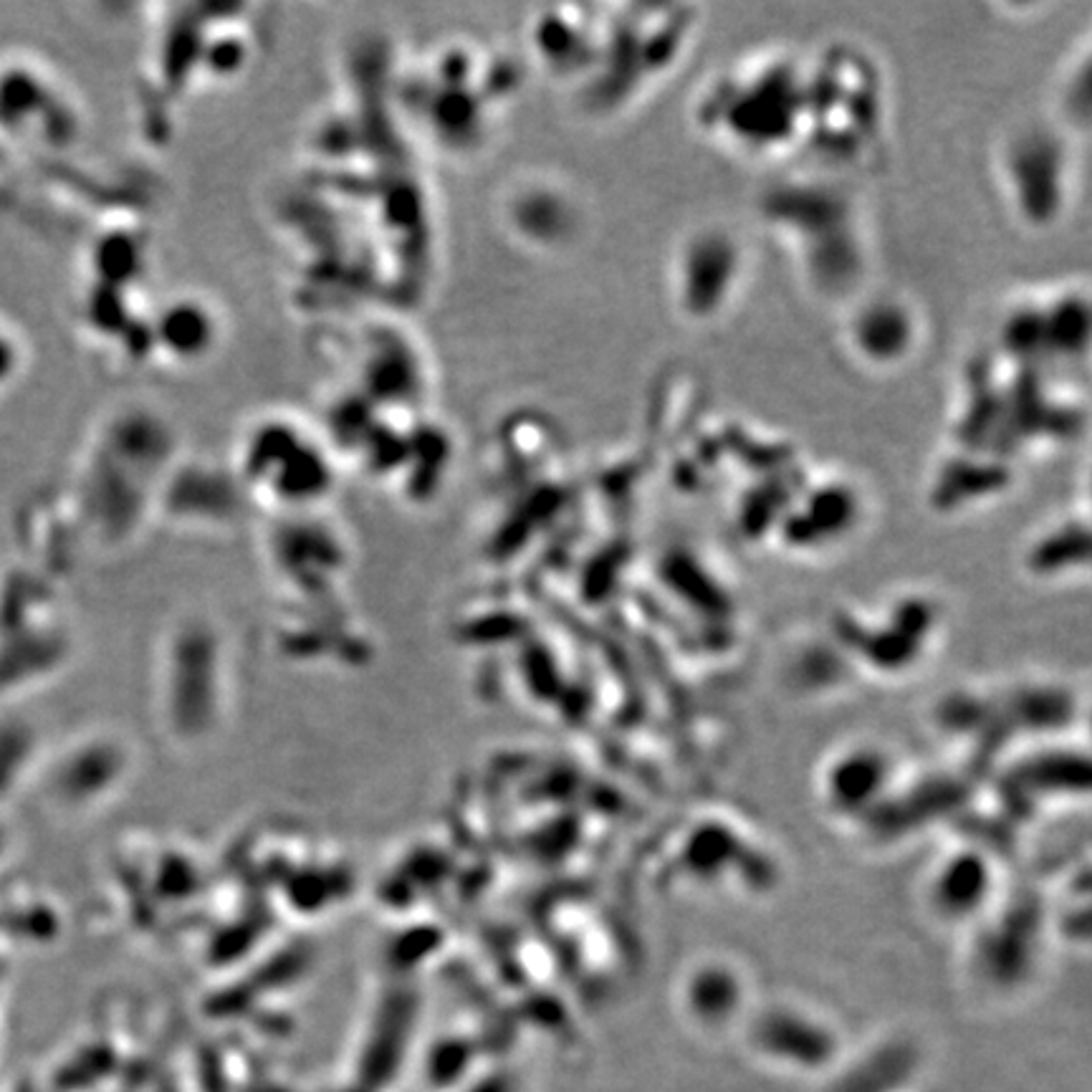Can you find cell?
<instances>
[{"mask_svg":"<svg viewBox=\"0 0 1092 1092\" xmlns=\"http://www.w3.org/2000/svg\"><path fill=\"white\" fill-rule=\"evenodd\" d=\"M807 66L794 56L769 53L731 68L705 89L698 125L741 155H784L807 136Z\"/></svg>","mask_w":1092,"mask_h":1092,"instance_id":"1","label":"cell"},{"mask_svg":"<svg viewBox=\"0 0 1092 1092\" xmlns=\"http://www.w3.org/2000/svg\"><path fill=\"white\" fill-rule=\"evenodd\" d=\"M809 106L804 147L827 165H868L885 140V83L875 61L853 43H832L807 66Z\"/></svg>","mask_w":1092,"mask_h":1092,"instance_id":"2","label":"cell"},{"mask_svg":"<svg viewBox=\"0 0 1092 1092\" xmlns=\"http://www.w3.org/2000/svg\"><path fill=\"white\" fill-rule=\"evenodd\" d=\"M764 216L794 243L804 271L822 291H842L862 271L849 200L827 185H786L764 197Z\"/></svg>","mask_w":1092,"mask_h":1092,"instance_id":"3","label":"cell"},{"mask_svg":"<svg viewBox=\"0 0 1092 1092\" xmlns=\"http://www.w3.org/2000/svg\"><path fill=\"white\" fill-rule=\"evenodd\" d=\"M622 18H610L604 79L607 106L629 104L645 87L663 79L678 64L693 34V8L686 5H629L620 8Z\"/></svg>","mask_w":1092,"mask_h":1092,"instance_id":"4","label":"cell"},{"mask_svg":"<svg viewBox=\"0 0 1092 1092\" xmlns=\"http://www.w3.org/2000/svg\"><path fill=\"white\" fill-rule=\"evenodd\" d=\"M1088 296L1084 291H1057L1014 303L1001 324V347L1009 360L1044 369L1052 362L1075 360L1088 349Z\"/></svg>","mask_w":1092,"mask_h":1092,"instance_id":"5","label":"cell"},{"mask_svg":"<svg viewBox=\"0 0 1092 1092\" xmlns=\"http://www.w3.org/2000/svg\"><path fill=\"white\" fill-rule=\"evenodd\" d=\"M1009 205L1027 225H1050L1067 200V155L1046 129H1024L1001 152Z\"/></svg>","mask_w":1092,"mask_h":1092,"instance_id":"6","label":"cell"},{"mask_svg":"<svg viewBox=\"0 0 1092 1092\" xmlns=\"http://www.w3.org/2000/svg\"><path fill=\"white\" fill-rule=\"evenodd\" d=\"M743 261L736 238L724 231H701L675 258V301L690 318H711L731 301Z\"/></svg>","mask_w":1092,"mask_h":1092,"instance_id":"7","label":"cell"},{"mask_svg":"<svg viewBox=\"0 0 1092 1092\" xmlns=\"http://www.w3.org/2000/svg\"><path fill=\"white\" fill-rule=\"evenodd\" d=\"M847 341L857 360L872 367H893L913 354L918 318L906 301L877 296L855 311L847 326Z\"/></svg>","mask_w":1092,"mask_h":1092,"instance_id":"8","label":"cell"},{"mask_svg":"<svg viewBox=\"0 0 1092 1092\" xmlns=\"http://www.w3.org/2000/svg\"><path fill=\"white\" fill-rule=\"evenodd\" d=\"M762 1042L769 1052L796 1065H822L832 1054V1042L822 1029L792 1016H777L762 1024Z\"/></svg>","mask_w":1092,"mask_h":1092,"instance_id":"9","label":"cell"},{"mask_svg":"<svg viewBox=\"0 0 1092 1092\" xmlns=\"http://www.w3.org/2000/svg\"><path fill=\"white\" fill-rule=\"evenodd\" d=\"M736 1004V986L731 984V978L724 976H705L701 981H696L693 986V1006L698 1009V1014L708 1016V1019H716V1016H726Z\"/></svg>","mask_w":1092,"mask_h":1092,"instance_id":"10","label":"cell"}]
</instances>
